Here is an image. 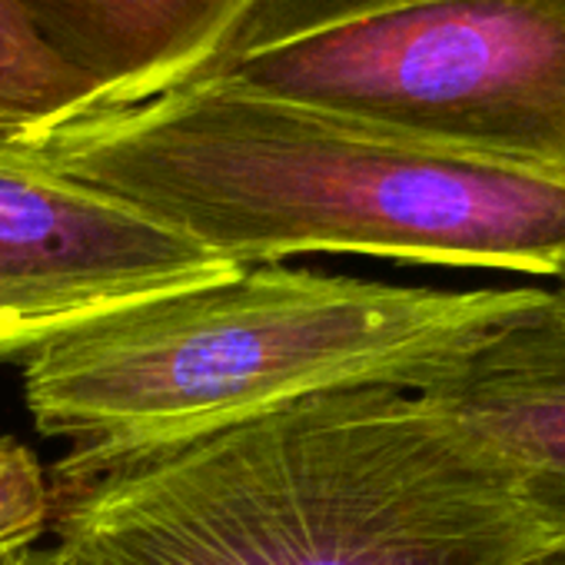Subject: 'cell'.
I'll use <instances>...</instances> for the list:
<instances>
[{
  "mask_svg": "<svg viewBox=\"0 0 565 565\" xmlns=\"http://www.w3.org/2000/svg\"><path fill=\"white\" fill-rule=\"evenodd\" d=\"M51 522L74 565H519L558 542L479 436L390 386L54 486Z\"/></svg>",
  "mask_w": 565,
  "mask_h": 565,
  "instance_id": "obj_1",
  "label": "cell"
},
{
  "mask_svg": "<svg viewBox=\"0 0 565 565\" xmlns=\"http://www.w3.org/2000/svg\"><path fill=\"white\" fill-rule=\"evenodd\" d=\"M0 565H74L71 558H67V552L61 548V545H51V548H21V552H14L11 558H4Z\"/></svg>",
  "mask_w": 565,
  "mask_h": 565,
  "instance_id": "obj_10",
  "label": "cell"
},
{
  "mask_svg": "<svg viewBox=\"0 0 565 565\" xmlns=\"http://www.w3.org/2000/svg\"><path fill=\"white\" fill-rule=\"evenodd\" d=\"M519 565H565V539H558V542L539 548L535 555H529V558L519 562Z\"/></svg>",
  "mask_w": 565,
  "mask_h": 565,
  "instance_id": "obj_11",
  "label": "cell"
},
{
  "mask_svg": "<svg viewBox=\"0 0 565 565\" xmlns=\"http://www.w3.org/2000/svg\"><path fill=\"white\" fill-rule=\"evenodd\" d=\"M532 294L236 266L51 337L24 356V403L67 443L57 486H74L307 399L423 393Z\"/></svg>",
  "mask_w": 565,
  "mask_h": 565,
  "instance_id": "obj_3",
  "label": "cell"
},
{
  "mask_svg": "<svg viewBox=\"0 0 565 565\" xmlns=\"http://www.w3.org/2000/svg\"><path fill=\"white\" fill-rule=\"evenodd\" d=\"M28 157L233 266L363 253L565 273V183L223 84H180L94 114Z\"/></svg>",
  "mask_w": 565,
  "mask_h": 565,
  "instance_id": "obj_2",
  "label": "cell"
},
{
  "mask_svg": "<svg viewBox=\"0 0 565 565\" xmlns=\"http://www.w3.org/2000/svg\"><path fill=\"white\" fill-rule=\"evenodd\" d=\"M104 110L100 94L41 41L14 0H0V157L28 153Z\"/></svg>",
  "mask_w": 565,
  "mask_h": 565,
  "instance_id": "obj_8",
  "label": "cell"
},
{
  "mask_svg": "<svg viewBox=\"0 0 565 565\" xmlns=\"http://www.w3.org/2000/svg\"><path fill=\"white\" fill-rule=\"evenodd\" d=\"M423 396L479 436L565 539V279L535 287Z\"/></svg>",
  "mask_w": 565,
  "mask_h": 565,
  "instance_id": "obj_6",
  "label": "cell"
},
{
  "mask_svg": "<svg viewBox=\"0 0 565 565\" xmlns=\"http://www.w3.org/2000/svg\"><path fill=\"white\" fill-rule=\"evenodd\" d=\"M41 41L107 110L190 81L253 0H14Z\"/></svg>",
  "mask_w": 565,
  "mask_h": 565,
  "instance_id": "obj_7",
  "label": "cell"
},
{
  "mask_svg": "<svg viewBox=\"0 0 565 565\" xmlns=\"http://www.w3.org/2000/svg\"><path fill=\"white\" fill-rule=\"evenodd\" d=\"M236 266L28 153L0 157V360Z\"/></svg>",
  "mask_w": 565,
  "mask_h": 565,
  "instance_id": "obj_5",
  "label": "cell"
},
{
  "mask_svg": "<svg viewBox=\"0 0 565 565\" xmlns=\"http://www.w3.org/2000/svg\"><path fill=\"white\" fill-rule=\"evenodd\" d=\"M183 84L565 183V0H253Z\"/></svg>",
  "mask_w": 565,
  "mask_h": 565,
  "instance_id": "obj_4",
  "label": "cell"
},
{
  "mask_svg": "<svg viewBox=\"0 0 565 565\" xmlns=\"http://www.w3.org/2000/svg\"><path fill=\"white\" fill-rule=\"evenodd\" d=\"M54 519V486L38 456L0 436V562L28 548Z\"/></svg>",
  "mask_w": 565,
  "mask_h": 565,
  "instance_id": "obj_9",
  "label": "cell"
},
{
  "mask_svg": "<svg viewBox=\"0 0 565 565\" xmlns=\"http://www.w3.org/2000/svg\"><path fill=\"white\" fill-rule=\"evenodd\" d=\"M562 279H565V273H562Z\"/></svg>",
  "mask_w": 565,
  "mask_h": 565,
  "instance_id": "obj_12",
  "label": "cell"
}]
</instances>
